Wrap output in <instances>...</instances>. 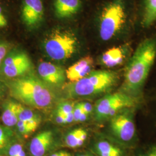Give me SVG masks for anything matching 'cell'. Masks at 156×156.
Segmentation results:
<instances>
[{"label":"cell","instance_id":"1","mask_svg":"<svg viewBox=\"0 0 156 156\" xmlns=\"http://www.w3.org/2000/svg\"><path fill=\"white\" fill-rule=\"evenodd\" d=\"M156 63V34L142 39L125 69L120 92L140 101Z\"/></svg>","mask_w":156,"mask_h":156},{"label":"cell","instance_id":"2","mask_svg":"<svg viewBox=\"0 0 156 156\" xmlns=\"http://www.w3.org/2000/svg\"><path fill=\"white\" fill-rule=\"evenodd\" d=\"M14 98L38 109L48 108L53 103L54 95L48 85L34 75H24L6 84Z\"/></svg>","mask_w":156,"mask_h":156},{"label":"cell","instance_id":"3","mask_svg":"<svg viewBox=\"0 0 156 156\" xmlns=\"http://www.w3.org/2000/svg\"><path fill=\"white\" fill-rule=\"evenodd\" d=\"M117 80V74L113 71H91L83 78L68 84L66 93L73 98L94 96L109 91Z\"/></svg>","mask_w":156,"mask_h":156},{"label":"cell","instance_id":"4","mask_svg":"<svg viewBox=\"0 0 156 156\" xmlns=\"http://www.w3.org/2000/svg\"><path fill=\"white\" fill-rule=\"evenodd\" d=\"M78 41L75 35L67 31L57 30L50 34L44 42V49L52 60L63 61L75 53Z\"/></svg>","mask_w":156,"mask_h":156},{"label":"cell","instance_id":"5","mask_svg":"<svg viewBox=\"0 0 156 156\" xmlns=\"http://www.w3.org/2000/svg\"><path fill=\"white\" fill-rule=\"evenodd\" d=\"M140 101L122 92L106 95L98 101L94 107V116L97 122L111 119L124 109L136 106Z\"/></svg>","mask_w":156,"mask_h":156},{"label":"cell","instance_id":"6","mask_svg":"<svg viewBox=\"0 0 156 156\" xmlns=\"http://www.w3.org/2000/svg\"><path fill=\"white\" fill-rule=\"evenodd\" d=\"M126 12L122 0H115L102 12L100 22V36L103 41L112 39L122 27Z\"/></svg>","mask_w":156,"mask_h":156},{"label":"cell","instance_id":"7","mask_svg":"<svg viewBox=\"0 0 156 156\" xmlns=\"http://www.w3.org/2000/svg\"><path fill=\"white\" fill-rule=\"evenodd\" d=\"M110 128L112 134L123 142H129L136 135L134 116L127 109L117 113L110 119Z\"/></svg>","mask_w":156,"mask_h":156},{"label":"cell","instance_id":"8","mask_svg":"<svg viewBox=\"0 0 156 156\" xmlns=\"http://www.w3.org/2000/svg\"><path fill=\"white\" fill-rule=\"evenodd\" d=\"M31 66V62L27 54L23 51H15L5 58L2 69L8 78H16L25 75Z\"/></svg>","mask_w":156,"mask_h":156},{"label":"cell","instance_id":"9","mask_svg":"<svg viewBox=\"0 0 156 156\" xmlns=\"http://www.w3.org/2000/svg\"><path fill=\"white\" fill-rule=\"evenodd\" d=\"M38 72L46 84L55 87L62 86L67 78L66 71L62 68L49 62H41L38 67Z\"/></svg>","mask_w":156,"mask_h":156},{"label":"cell","instance_id":"10","mask_svg":"<svg viewBox=\"0 0 156 156\" xmlns=\"http://www.w3.org/2000/svg\"><path fill=\"white\" fill-rule=\"evenodd\" d=\"M44 5L42 0H24L22 8V17L28 26L37 24L44 16Z\"/></svg>","mask_w":156,"mask_h":156},{"label":"cell","instance_id":"11","mask_svg":"<svg viewBox=\"0 0 156 156\" xmlns=\"http://www.w3.org/2000/svg\"><path fill=\"white\" fill-rule=\"evenodd\" d=\"M93 59L89 56L83 57L66 71V77L71 82H75L83 78L93 71Z\"/></svg>","mask_w":156,"mask_h":156},{"label":"cell","instance_id":"12","mask_svg":"<svg viewBox=\"0 0 156 156\" xmlns=\"http://www.w3.org/2000/svg\"><path fill=\"white\" fill-rule=\"evenodd\" d=\"M54 140L51 131H45L37 134L31 140L30 151L33 156H44L49 151Z\"/></svg>","mask_w":156,"mask_h":156},{"label":"cell","instance_id":"13","mask_svg":"<svg viewBox=\"0 0 156 156\" xmlns=\"http://www.w3.org/2000/svg\"><path fill=\"white\" fill-rule=\"evenodd\" d=\"M140 26L144 31L156 27V0H142Z\"/></svg>","mask_w":156,"mask_h":156},{"label":"cell","instance_id":"14","mask_svg":"<svg viewBox=\"0 0 156 156\" xmlns=\"http://www.w3.org/2000/svg\"><path fill=\"white\" fill-rule=\"evenodd\" d=\"M81 6L80 0H55L54 3L56 16L64 19L76 13Z\"/></svg>","mask_w":156,"mask_h":156},{"label":"cell","instance_id":"15","mask_svg":"<svg viewBox=\"0 0 156 156\" xmlns=\"http://www.w3.org/2000/svg\"><path fill=\"white\" fill-rule=\"evenodd\" d=\"M126 57L125 51L121 47H114L105 51L101 57L102 64L108 68L121 64Z\"/></svg>","mask_w":156,"mask_h":156},{"label":"cell","instance_id":"16","mask_svg":"<svg viewBox=\"0 0 156 156\" xmlns=\"http://www.w3.org/2000/svg\"><path fill=\"white\" fill-rule=\"evenodd\" d=\"M19 104L13 101H7L3 107L2 120L6 127L16 125L19 121Z\"/></svg>","mask_w":156,"mask_h":156},{"label":"cell","instance_id":"17","mask_svg":"<svg viewBox=\"0 0 156 156\" xmlns=\"http://www.w3.org/2000/svg\"><path fill=\"white\" fill-rule=\"evenodd\" d=\"M87 131L83 128L75 129L67 134L65 142L67 147L76 148L83 145L87 138Z\"/></svg>","mask_w":156,"mask_h":156},{"label":"cell","instance_id":"18","mask_svg":"<svg viewBox=\"0 0 156 156\" xmlns=\"http://www.w3.org/2000/svg\"><path fill=\"white\" fill-rule=\"evenodd\" d=\"M99 156H123L122 150L108 140H100L95 145Z\"/></svg>","mask_w":156,"mask_h":156},{"label":"cell","instance_id":"19","mask_svg":"<svg viewBox=\"0 0 156 156\" xmlns=\"http://www.w3.org/2000/svg\"><path fill=\"white\" fill-rule=\"evenodd\" d=\"M19 120L25 123H28L34 120H41L39 115L34 113L32 110L23 106L19 104Z\"/></svg>","mask_w":156,"mask_h":156},{"label":"cell","instance_id":"20","mask_svg":"<svg viewBox=\"0 0 156 156\" xmlns=\"http://www.w3.org/2000/svg\"><path fill=\"white\" fill-rule=\"evenodd\" d=\"M12 136V131L8 127L0 126V153L7 149Z\"/></svg>","mask_w":156,"mask_h":156},{"label":"cell","instance_id":"21","mask_svg":"<svg viewBox=\"0 0 156 156\" xmlns=\"http://www.w3.org/2000/svg\"><path fill=\"white\" fill-rule=\"evenodd\" d=\"M75 104L73 102L70 101H65L60 103L57 108L56 112L64 113L65 115H68L73 112Z\"/></svg>","mask_w":156,"mask_h":156},{"label":"cell","instance_id":"22","mask_svg":"<svg viewBox=\"0 0 156 156\" xmlns=\"http://www.w3.org/2000/svg\"><path fill=\"white\" fill-rule=\"evenodd\" d=\"M9 156H26L22 146L19 144L12 145L8 149Z\"/></svg>","mask_w":156,"mask_h":156},{"label":"cell","instance_id":"23","mask_svg":"<svg viewBox=\"0 0 156 156\" xmlns=\"http://www.w3.org/2000/svg\"><path fill=\"white\" fill-rule=\"evenodd\" d=\"M18 131L23 135H28L35 131V130L30 125L22 121H18L16 124Z\"/></svg>","mask_w":156,"mask_h":156},{"label":"cell","instance_id":"24","mask_svg":"<svg viewBox=\"0 0 156 156\" xmlns=\"http://www.w3.org/2000/svg\"><path fill=\"white\" fill-rule=\"evenodd\" d=\"M83 110L82 108V106L80 105V103H78L75 104L73 111V115L74 118V122H79V118L80 117L82 113H83Z\"/></svg>","mask_w":156,"mask_h":156},{"label":"cell","instance_id":"25","mask_svg":"<svg viewBox=\"0 0 156 156\" xmlns=\"http://www.w3.org/2000/svg\"><path fill=\"white\" fill-rule=\"evenodd\" d=\"M82 106L83 111L89 115L94 111V107L89 102H80Z\"/></svg>","mask_w":156,"mask_h":156},{"label":"cell","instance_id":"26","mask_svg":"<svg viewBox=\"0 0 156 156\" xmlns=\"http://www.w3.org/2000/svg\"><path fill=\"white\" fill-rule=\"evenodd\" d=\"M140 156H156V144L149 147Z\"/></svg>","mask_w":156,"mask_h":156},{"label":"cell","instance_id":"27","mask_svg":"<svg viewBox=\"0 0 156 156\" xmlns=\"http://www.w3.org/2000/svg\"><path fill=\"white\" fill-rule=\"evenodd\" d=\"M7 52V47L3 44H0V66L4 58H5Z\"/></svg>","mask_w":156,"mask_h":156},{"label":"cell","instance_id":"28","mask_svg":"<svg viewBox=\"0 0 156 156\" xmlns=\"http://www.w3.org/2000/svg\"><path fill=\"white\" fill-rule=\"evenodd\" d=\"M8 22L5 17L4 15L2 9L0 6V28H4L7 26Z\"/></svg>","mask_w":156,"mask_h":156},{"label":"cell","instance_id":"29","mask_svg":"<svg viewBox=\"0 0 156 156\" xmlns=\"http://www.w3.org/2000/svg\"><path fill=\"white\" fill-rule=\"evenodd\" d=\"M6 88H8L6 84L2 82L1 80H0V99L5 94Z\"/></svg>","mask_w":156,"mask_h":156},{"label":"cell","instance_id":"30","mask_svg":"<svg viewBox=\"0 0 156 156\" xmlns=\"http://www.w3.org/2000/svg\"><path fill=\"white\" fill-rule=\"evenodd\" d=\"M50 156H71V154L66 151H60L53 153Z\"/></svg>","mask_w":156,"mask_h":156},{"label":"cell","instance_id":"31","mask_svg":"<svg viewBox=\"0 0 156 156\" xmlns=\"http://www.w3.org/2000/svg\"><path fill=\"white\" fill-rule=\"evenodd\" d=\"M89 116V115L88 114H87V113H84V112H83V113H82L80 117L79 118V122H85Z\"/></svg>","mask_w":156,"mask_h":156},{"label":"cell","instance_id":"32","mask_svg":"<svg viewBox=\"0 0 156 156\" xmlns=\"http://www.w3.org/2000/svg\"><path fill=\"white\" fill-rule=\"evenodd\" d=\"M90 156V155H88V154H82V155H80V156Z\"/></svg>","mask_w":156,"mask_h":156}]
</instances>
